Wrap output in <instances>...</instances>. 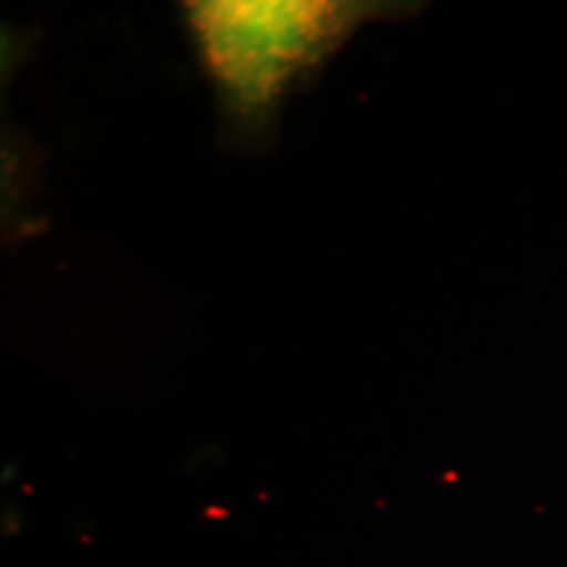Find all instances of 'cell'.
<instances>
[{"label": "cell", "instance_id": "1", "mask_svg": "<svg viewBox=\"0 0 567 567\" xmlns=\"http://www.w3.org/2000/svg\"><path fill=\"white\" fill-rule=\"evenodd\" d=\"M386 6L344 0H200L184 6L197 61L224 116L260 137L284 101Z\"/></svg>", "mask_w": 567, "mask_h": 567}]
</instances>
